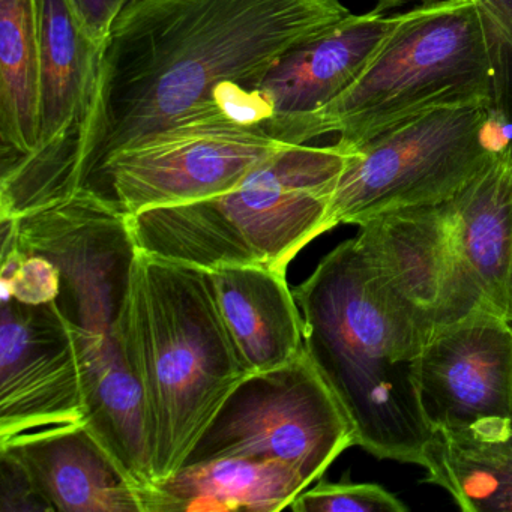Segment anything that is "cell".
Masks as SVG:
<instances>
[{
    "instance_id": "obj_12",
    "label": "cell",
    "mask_w": 512,
    "mask_h": 512,
    "mask_svg": "<svg viewBox=\"0 0 512 512\" xmlns=\"http://www.w3.org/2000/svg\"><path fill=\"white\" fill-rule=\"evenodd\" d=\"M85 415L82 365L55 302L31 305L2 295L0 442Z\"/></svg>"
},
{
    "instance_id": "obj_23",
    "label": "cell",
    "mask_w": 512,
    "mask_h": 512,
    "mask_svg": "<svg viewBox=\"0 0 512 512\" xmlns=\"http://www.w3.org/2000/svg\"><path fill=\"white\" fill-rule=\"evenodd\" d=\"M0 293L25 304L55 302L61 289L56 266L40 254L23 253L13 247L0 254Z\"/></svg>"
},
{
    "instance_id": "obj_14",
    "label": "cell",
    "mask_w": 512,
    "mask_h": 512,
    "mask_svg": "<svg viewBox=\"0 0 512 512\" xmlns=\"http://www.w3.org/2000/svg\"><path fill=\"white\" fill-rule=\"evenodd\" d=\"M380 8L349 14L334 28L281 56L254 85L268 112L262 130L287 143L305 119L340 97L367 67L394 25ZM289 145V143H287Z\"/></svg>"
},
{
    "instance_id": "obj_20",
    "label": "cell",
    "mask_w": 512,
    "mask_h": 512,
    "mask_svg": "<svg viewBox=\"0 0 512 512\" xmlns=\"http://www.w3.org/2000/svg\"><path fill=\"white\" fill-rule=\"evenodd\" d=\"M422 467L463 511L512 512V434L433 430Z\"/></svg>"
},
{
    "instance_id": "obj_7",
    "label": "cell",
    "mask_w": 512,
    "mask_h": 512,
    "mask_svg": "<svg viewBox=\"0 0 512 512\" xmlns=\"http://www.w3.org/2000/svg\"><path fill=\"white\" fill-rule=\"evenodd\" d=\"M496 128L488 104L443 107L344 146L349 158L329 202L328 230L448 202L496 160L503 148Z\"/></svg>"
},
{
    "instance_id": "obj_26",
    "label": "cell",
    "mask_w": 512,
    "mask_h": 512,
    "mask_svg": "<svg viewBox=\"0 0 512 512\" xmlns=\"http://www.w3.org/2000/svg\"><path fill=\"white\" fill-rule=\"evenodd\" d=\"M506 314L512 322V262L511 269H509L508 292H506Z\"/></svg>"
},
{
    "instance_id": "obj_2",
    "label": "cell",
    "mask_w": 512,
    "mask_h": 512,
    "mask_svg": "<svg viewBox=\"0 0 512 512\" xmlns=\"http://www.w3.org/2000/svg\"><path fill=\"white\" fill-rule=\"evenodd\" d=\"M304 347L355 431L380 460L424 466L433 428L422 409L419 359L434 332L374 268L355 239L293 289Z\"/></svg>"
},
{
    "instance_id": "obj_19",
    "label": "cell",
    "mask_w": 512,
    "mask_h": 512,
    "mask_svg": "<svg viewBox=\"0 0 512 512\" xmlns=\"http://www.w3.org/2000/svg\"><path fill=\"white\" fill-rule=\"evenodd\" d=\"M41 25L38 0H0L2 163L31 154L40 118Z\"/></svg>"
},
{
    "instance_id": "obj_10",
    "label": "cell",
    "mask_w": 512,
    "mask_h": 512,
    "mask_svg": "<svg viewBox=\"0 0 512 512\" xmlns=\"http://www.w3.org/2000/svg\"><path fill=\"white\" fill-rule=\"evenodd\" d=\"M422 409L433 430L512 434V322L481 308L434 329L419 359Z\"/></svg>"
},
{
    "instance_id": "obj_8",
    "label": "cell",
    "mask_w": 512,
    "mask_h": 512,
    "mask_svg": "<svg viewBox=\"0 0 512 512\" xmlns=\"http://www.w3.org/2000/svg\"><path fill=\"white\" fill-rule=\"evenodd\" d=\"M355 445L346 412L304 349L289 364L245 377L184 466L227 457L268 458L295 469L311 487Z\"/></svg>"
},
{
    "instance_id": "obj_17",
    "label": "cell",
    "mask_w": 512,
    "mask_h": 512,
    "mask_svg": "<svg viewBox=\"0 0 512 512\" xmlns=\"http://www.w3.org/2000/svg\"><path fill=\"white\" fill-rule=\"evenodd\" d=\"M302 476L268 458L227 457L184 466L151 487V512H277L307 490Z\"/></svg>"
},
{
    "instance_id": "obj_16",
    "label": "cell",
    "mask_w": 512,
    "mask_h": 512,
    "mask_svg": "<svg viewBox=\"0 0 512 512\" xmlns=\"http://www.w3.org/2000/svg\"><path fill=\"white\" fill-rule=\"evenodd\" d=\"M227 332L250 373L274 370L304 352V323L284 272L265 266L205 271Z\"/></svg>"
},
{
    "instance_id": "obj_9",
    "label": "cell",
    "mask_w": 512,
    "mask_h": 512,
    "mask_svg": "<svg viewBox=\"0 0 512 512\" xmlns=\"http://www.w3.org/2000/svg\"><path fill=\"white\" fill-rule=\"evenodd\" d=\"M287 143L224 113L185 122L106 161L80 190L127 217L229 193ZM79 190V191H80Z\"/></svg>"
},
{
    "instance_id": "obj_13",
    "label": "cell",
    "mask_w": 512,
    "mask_h": 512,
    "mask_svg": "<svg viewBox=\"0 0 512 512\" xmlns=\"http://www.w3.org/2000/svg\"><path fill=\"white\" fill-rule=\"evenodd\" d=\"M358 227L356 242L374 268L434 328L491 310L446 202L386 212Z\"/></svg>"
},
{
    "instance_id": "obj_15",
    "label": "cell",
    "mask_w": 512,
    "mask_h": 512,
    "mask_svg": "<svg viewBox=\"0 0 512 512\" xmlns=\"http://www.w3.org/2000/svg\"><path fill=\"white\" fill-rule=\"evenodd\" d=\"M31 475L53 512H149L137 484L85 422L26 431L0 442Z\"/></svg>"
},
{
    "instance_id": "obj_28",
    "label": "cell",
    "mask_w": 512,
    "mask_h": 512,
    "mask_svg": "<svg viewBox=\"0 0 512 512\" xmlns=\"http://www.w3.org/2000/svg\"><path fill=\"white\" fill-rule=\"evenodd\" d=\"M502 152L506 163H508V166L511 167L512 170V139L508 140V142L503 145Z\"/></svg>"
},
{
    "instance_id": "obj_11",
    "label": "cell",
    "mask_w": 512,
    "mask_h": 512,
    "mask_svg": "<svg viewBox=\"0 0 512 512\" xmlns=\"http://www.w3.org/2000/svg\"><path fill=\"white\" fill-rule=\"evenodd\" d=\"M41 25L40 118L31 154L0 167V218L37 211L59 154L82 124L97 85L103 47L83 28L70 0H38Z\"/></svg>"
},
{
    "instance_id": "obj_25",
    "label": "cell",
    "mask_w": 512,
    "mask_h": 512,
    "mask_svg": "<svg viewBox=\"0 0 512 512\" xmlns=\"http://www.w3.org/2000/svg\"><path fill=\"white\" fill-rule=\"evenodd\" d=\"M89 37L104 47L113 25L136 0H70Z\"/></svg>"
},
{
    "instance_id": "obj_21",
    "label": "cell",
    "mask_w": 512,
    "mask_h": 512,
    "mask_svg": "<svg viewBox=\"0 0 512 512\" xmlns=\"http://www.w3.org/2000/svg\"><path fill=\"white\" fill-rule=\"evenodd\" d=\"M493 70L491 113L500 130L512 131V0H475Z\"/></svg>"
},
{
    "instance_id": "obj_18",
    "label": "cell",
    "mask_w": 512,
    "mask_h": 512,
    "mask_svg": "<svg viewBox=\"0 0 512 512\" xmlns=\"http://www.w3.org/2000/svg\"><path fill=\"white\" fill-rule=\"evenodd\" d=\"M464 257L491 310L508 319L512 262V170L502 149L496 160L446 202Z\"/></svg>"
},
{
    "instance_id": "obj_1",
    "label": "cell",
    "mask_w": 512,
    "mask_h": 512,
    "mask_svg": "<svg viewBox=\"0 0 512 512\" xmlns=\"http://www.w3.org/2000/svg\"><path fill=\"white\" fill-rule=\"evenodd\" d=\"M349 14L340 0H136L104 44L91 103L47 176L41 208L73 196L118 152L224 113L218 86L254 85Z\"/></svg>"
},
{
    "instance_id": "obj_27",
    "label": "cell",
    "mask_w": 512,
    "mask_h": 512,
    "mask_svg": "<svg viewBox=\"0 0 512 512\" xmlns=\"http://www.w3.org/2000/svg\"><path fill=\"white\" fill-rule=\"evenodd\" d=\"M406 2H409V0H379V5H377V8L385 11L389 10V8H394L398 7V5L406 4ZM425 2H428V0H425Z\"/></svg>"
},
{
    "instance_id": "obj_24",
    "label": "cell",
    "mask_w": 512,
    "mask_h": 512,
    "mask_svg": "<svg viewBox=\"0 0 512 512\" xmlns=\"http://www.w3.org/2000/svg\"><path fill=\"white\" fill-rule=\"evenodd\" d=\"M0 511L53 512L28 470L4 451H0Z\"/></svg>"
},
{
    "instance_id": "obj_6",
    "label": "cell",
    "mask_w": 512,
    "mask_h": 512,
    "mask_svg": "<svg viewBox=\"0 0 512 512\" xmlns=\"http://www.w3.org/2000/svg\"><path fill=\"white\" fill-rule=\"evenodd\" d=\"M493 70L475 0H428L395 16L361 76L290 133L305 145L337 133L353 148L395 125L443 107L488 104Z\"/></svg>"
},
{
    "instance_id": "obj_22",
    "label": "cell",
    "mask_w": 512,
    "mask_h": 512,
    "mask_svg": "<svg viewBox=\"0 0 512 512\" xmlns=\"http://www.w3.org/2000/svg\"><path fill=\"white\" fill-rule=\"evenodd\" d=\"M295 512H407L391 491L377 484L320 481L302 491L292 505Z\"/></svg>"
},
{
    "instance_id": "obj_4",
    "label": "cell",
    "mask_w": 512,
    "mask_h": 512,
    "mask_svg": "<svg viewBox=\"0 0 512 512\" xmlns=\"http://www.w3.org/2000/svg\"><path fill=\"white\" fill-rule=\"evenodd\" d=\"M17 221V248L56 266V307L73 335L85 383V422L109 443L145 427L139 382L119 340L137 245L127 215L86 190Z\"/></svg>"
},
{
    "instance_id": "obj_3",
    "label": "cell",
    "mask_w": 512,
    "mask_h": 512,
    "mask_svg": "<svg viewBox=\"0 0 512 512\" xmlns=\"http://www.w3.org/2000/svg\"><path fill=\"white\" fill-rule=\"evenodd\" d=\"M119 340L139 382L155 482L175 475L250 376L202 269L137 251Z\"/></svg>"
},
{
    "instance_id": "obj_5",
    "label": "cell",
    "mask_w": 512,
    "mask_h": 512,
    "mask_svg": "<svg viewBox=\"0 0 512 512\" xmlns=\"http://www.w3.org/2000/svg\"><path fill=\"white\" fill-rule=\"evenodd\" d=\"M347 158L338 142L284 146L229 193L128 217L137 250L202 271L265 266L286 274L296 254L328 232Z\"/></svg>"
}]
</instances>
